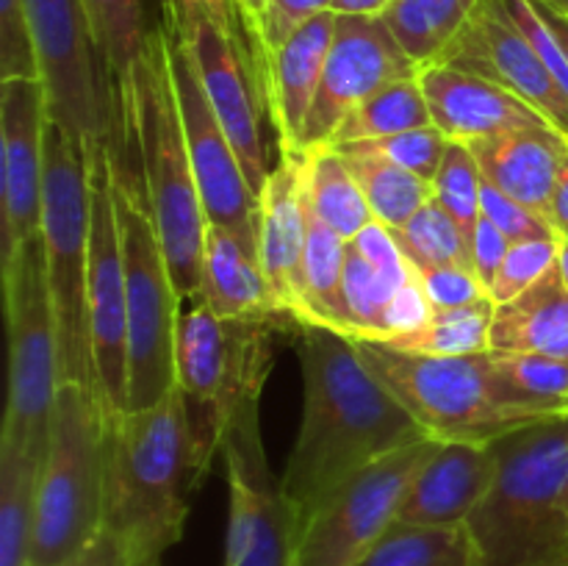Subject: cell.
<instances>
[{
	"label": "cell",
	"mask_w": 568,
	"mask_h": 566,
	"mask_svg": "<svg viewBox=\"0 0 568 566\" xmlns=\"http://www.w3.org/2000/svg\"><path fill=\"white\" fill-rule=\"evenodd\" d=\"M419 83L430 105L433 125L449 142L466 144L521 128L549 125L514 92L449 61L419 67Z\"/></svg>",
	"instance_id": "obj_19"
},
{
	"label": "cell",
	"mask_w": 568,
	"mask_h": 566,
	"mask_svg": "<svg viewBox=\"0 0 568 566\" xmlns=\"http://www.w3.org/2000/svg\"><path fill=\"white\" fill-rule=\"evenodd\" d=\"M358 566H483L469 525L394 522Z\"/></svg>",
	"instance_id": "obj_33"
},
{
	"label": "cell",
	"mask_w": 568,
	"mask_h": 566,
	"mask_svg": "<svg viewBox=\"0 0 568 566\" xmlns=\"http://www.w3.org/2000/svg\"><path fill=\"white\" fill-rule=\"evenodd\" d=\"M564 239H568V236H564Z\"/></svg>",
	"instance_id": "obj_58"
},
{
	"label": "cell",
	"mask_w": 568,
	"mask_h": 566,
	"mask_svg": "<svg viewBox=\"0 0 568 566\" xmlns=\"http://www.w3.org/2000/svg\"><path fill=\"white\" fill-rule=\"evenodd\" d=\"M466 144L480 164L483 181L552 220L555 186L568 150L564 133L552 125H536Z\"/></svg>",
	"instance_id": "obj_24"
},
{
	"label": "cell",
	"mask_w": 568,
	"mask_h": 566,
	"mask_svg": "<svg viewBox=\"0 0 568 566\" xmlns=\"http://www.w3.org/2000/svg\"><path fill=\"white\" fill-rule=\"evenodd\" d=\"M344 244L347 239L316 220L308 209V233L303 253V289H300L297 322L322 325L342 336H353L347 294H344Z\"/></svg>",
	"instance_id": "obj_27"
},
{
	"label": "cell",
	"mask_w": 568,
	"mask_h": 566,
	"mask_svg": "<svg viewBox=\"0 0 568 566\" xmlns=\"http://www.w3.org/2000/svg\"><path fill=\"white\" fill-rule=\"evenodd\" d=\"M394 0H333V14H355V17H383Z\"/></svg>",
	"instance_id": "obj_50"
},
{
	"label": "cell",
	"mask_w": 568,
	"mask_h": 566,
	"mask_svg": "<svg viewBox=\"0 0 568 566\" xmlns=\"http://www.w3.org/2000/svg\"><path fill=\"white\" fill-rule=\"evenodd\" d=\"M560 566H568V560H566V564H560Z\"/></svg>",
	"instance_id": "obj_56"
},
{
	"label": "cell",
	"mask_w": 568,
	"mask_h": 566,
	"mask_svg": "<svg viewBox=\"0 0 568 566\" xmlns=\"http://www.w3.org/2000/svg\"><path fill=\"white\" fill-rule=\"evenodd\" d=\"M508 247L510 239L505 236L491 220H486V216L480 214L475 239H471V264H475V275L480 277L486 292L494 283V277H497L499 266H503L505 255H508Z\"/></svg>",
	"instance_id": "obj_46"
},
{
	"label": "cell",
	"mask_w": 568,
	"mask_h": 566,
	"mask_svg": "<svg viewBox=\"0 0 568 566\" xmlns=\"http://www.w3.org/2000/svg\"><path fill=\"white\" fill-rule=\"evenodd\" d=\"M430 125V105H427V98L419 83V72H416V75L388 83L381 92L372 94L369 100H364L358 109L349 111L347 120L338 125V131L333 133L327 144L338 148V144L349 142H372V139H386L394 137V133Z\"/></svg>",
	"instance_id": "obj_35"
},
{
	"label": "cell",
	"mask_w": 568,
	"mask_h": 566,
	"mask_svg": "<svg viewBox=\"0 0 568 566\" xmlns=\"http://www.w3.org/2000/svg\"><path fill=\"white\" fill-rule=\"evenodd\" d=\"M442 61L505 87L568 139V94L558 87L503 0H480L469 26Z\"/></svg>",
	"instance_id": "obj_17"
},
{
	"label": "cell",
	"mask_w": 568,
	"mask_h": 566,
	"mask_svg": "<svg viewBox=\"0 0 568 566\" xmlns=\"http://www.w3.org/2000/svg\"><path fill=\"white\" fill-rule=\"evenodd\" d=\"M560 244H564V236L510 242L508 255H505L494 283L488 286V297L494 300V305L510 303L521 292H527L532 283L541 281L558 264Z\"/></svg>",
	"instance_id": "obj_40"
},
{
	"label": "cell",
	"mask_w": 568,
	"mask_h": 566,
	"mask_svg": "<svg viewBox=\"0 0 568 566\" xmlns=\"http://www.w3.org/2000/svg\"><path fill=\"white\" fill-rule=\"evenodd\" d=\"M161 17L175 26L186 44L205 98L231 137L250 186L261 194L272 170L261 139V105L266 103L253 39L216 22L197 0H164Z\"/></svg>",
	"instance_id": "obj_12"
},
{
	"label": "cell",
	"mask_w": 568,
	"mask_h": 566,
	"mask_svg": "<svg viewBox=\"0 0 568 566\" xmlns=\"http://www.w3.org/2000/svg\"><path fill=\"white\" fill-rule=\"evenodd\" d=\"M81 3L87 9L94 48L114 103L148 44L153 26L148 22L144 0H81Z\"/></svg>",
	"instance_id": "obj_34"
},
{
	"label": "cell",
	"mask_w": 568,
	"mask_h": 566,
	"mask_svg": "<svg viewBox=\"0 0 568 566\" xmlns=\"http://www.w3.org/2000/svg\"><path fill=\"white\" fill-rule=\"evenodd\" d=\"M203 303L220 316L286 314L266 283L258 250L244 244L236 233L216 222H209L205 231Z\"/></svg>",
	"instance_id": "obj_25"
},
{
	"label": "cell",
	"mask_w": 568,
	"mask_h": 566,
	"mask_svg": "<svg viewBox=\"0 0 568 566\" xmlns=\"http://www.w3.org/2000/svg\"><path fill=\"white\" fill-rule=\"evenodd\" d=\"M532 6H536L538 14L544 17V22L549 26V31L555 33V39L560 42V48H564L566 61H568V17L560 14V11L555 9V6H549L547 0H532Z\"/></svg>",
	"instance_id": "obj_51"
},
{
	"label": "cell",
	"mask_w": 568,
	"mask_h": 566,
	"mask_svg": "<svg viewBox=\"0 0 568 566\" xmlns=\"http://www.w3.org/2000/svg\"><path fill=\"white\" fill-rule=\"evenodd\" d=\"M558 270H560V277H564L566 289H568V239H564V244H560V255H558Z\"/></svg>",
	"instance_id": "obj_53"
},
{
	"label": "cell",
	"mask_w": 568,
	"mask_h": 566,
	"mask_svg": "<svg viewBox=\"0 0 568 566\" xmlns=\"http://www.w3.org/2000/svg\"><path fill=\"white\" fill-rule=\"evenodd\" d=\"M414 272L433 309H458V305L475 303L488 294L480 277L471 270H460V266H433V270Z\"/></svg>",
	"instance_id": "obj_45"
},
{
	"label": "cell",
	"mask_w": 568,
	"mask_h": 566,
	"mask_svg": "<svg viewBox=\"0 0 568 566\" xmlns=\"http://www.w3.org/2000/svg\"><path fill=\"white\" fill-rule=\"evenodd\" d=\"M486 358L499 400L508 408L532 420L568 411V361L499 350H488Z\"/></svg>",
	"instance_id": "obj_31"
},
{
	"label": "cell",
	"mask_w": 568,
	"mask_h": 566,
	"mask_svg": "<svg viewBox=\"0 0 568 566\" xmlns=\"http://www.w3.org/2000/svg\"><path fill=\"white\" fill-rule=\"evenodd\" d=\"M153 566H161V560H159V564H153Z\"/></svg>",
	"instance_id": "obj_57"
},
{
	"label": "cell",
	"mask_w": 568,
	"mask_h": 566,
	"mask_svg": "<svg viewBox=\"0 0 568 566\" xmlns=\"http://www.w3.org/2000/svg\"><path fill=\"white\" fill-rule=\"evenodd\" d=\"M331 6L333 0H266L258 37H255V55H258L261 78H264V67L266 61H270V55L275 53L300 26L314 20L322 11H331Z\"/></svg>",
	"instance_id": "obj_43"
},
{
	"label": "cell",
	"mask_w": 568,
	"mask_h": 566,
	"mask_svg": "<svg viewBox=\"0 0 568 566\" xmlns=\"http://www.w3.org/2000/svg\"><path fill=\"white\" fill-rule=\"evenodd\" d=\"M128 117L150 220L164 247L178 297L183 309L200 305L209 216L194 178L181 105L172 83L170 39L164 22L153 26L125 89L111 103V150L125 148Z\"/></svg>",
	"instance_id": "obj_2"
},
{
	"label": "cell",
	"mask_w": 568,
	"mask_h": 566,
	"mask_svg": "<svg viewBox=\"0 0 568 566\" xmlns=\"http://www.w3.org/2000/svg\"><path fill=\"white\" fill-rule=\"evenodd\" d=\"M308 233L305 172L300 155L281 153L258 194V261L281 311L297 320Z\"/></svg>",
	"instance_id": "obj_20"
},
{
	"label": "cell",
	"mask_w": 568,
	"mask_h": 566,
	"mask_svg": "<svg viewBox=\"0 0 568 566\" xmlns=\"http://www.w3.org/2000/svg\"><path fill=\"white\" fill-rule=\"evenodd\" d=\"M48 94L42 81L0 83V153H3V259L42 228L44 131Z\"/></svg>",
	"instance_id": "obj_18"
},
{
	"label": "cell",
	"mask_w": 568,
	"mask_h": 566,
	"mask_svg": "<svg viewBox=\"0 0 568 566\" xmlns=\"http://www.w3.org/2000/svg\"><path fill=\"white\" fill-rule=\"evenodd\" d=\"M197 3L203 6V9L209 11L216 22H222V26L231 28V31L247 33L250 37L247 26H244L242 9H239V0H197Z\"/></svg>",
	"instance_id": "obj_48"
},
{
	"label": "cell",
	"mask_w": 568,
	"mask_h": 566,
	"mask_svg": "<svg viewBox=\"0 0 568 566\" xmlns=\"http://www.w3.org/2000/svg\"><path fill=\"white\" fill-rule=\"evenodd\" d=\"M494 300L480 297L458 309H436L416 331L388 338V347L416 355H477L491 350Z\"/></svg>",
	"instance_id": "obj_36"
},
{
	"label": "cell",
	"mask_w": 568,
	"mask_h": 566,
	"mask_svg": "<svg viewBox=\"0 0 568 566\" xmlns=\"http://www.w3.org/2000/svg\"><path fill=\"white\" fill-rule=\"evenodd\" d=\"M497 475L469 516L483 566L568 560V411L491 442Z\"/></svg>",
	"instance_id": "obj_4"
},
{
	"label": "cell",
	"mask_w": 568,
	"mask_h": 566,
	"mask_svg": "<svg viewBox=\"0 0 568 566\" xmlns=\"http://www.w3.org/2000/svg\"><path fill=\"white\" fill-rule=\"evenodd\" d=\"M294 336L303 420L281 486L305 522L338 483L427 433L364 364L353 338L305 322H297Z\"/></svg>",
	"instance_id": "obj_1"
},
{
	"label": "cell",
	"mask_w": 568,
	"mask_h": 566,
	"mask_svg": "<svg viewBox=\"0 0 568 566\" xmlns=\"http://www.w3.org/2000/svg\"><path fill=\"white\" fill-rule=\"evenodd\" d=\"M92 233H89V342L92 377L103 420L128 414V303L114 172L109 144H89Z\"/></svg>",
	"instance_id": "obj_13"
},
{
	"label": "cell",
	"mask_w": 568,
	"mask_h": 566,
	"mask_svg": "<svg viewBox=\"0 0 568 566\" xmlns=\"http://www.w3.org/2000/svg\"><path fill=\"white\" fill-rule=\"evenodd\" d=\"M114 172L128 303V411L159 405L178 386L175 336L183 303L144 198L142 175Z\"/></svg>",
	"instance_id": "obj_7"
},
{
	"label": "cell",
	"mask_w": 568,
	"mask_h": 566,
	"mask_svg": "<svg viewBox=\"0 0 568 566\" xmlns=\"http://www.w3.org/2000/svg\"><path fill=\"white\" fill-rule=\"evenodd\" d=\"M42 455L0 438V566L31 564Z\"/></svg>",
	"instance_id": "obj_29"
},
{
	"label": "cell",
	"mask_w": 568,
	"mask_h": 566,
	"mask_svg": "<svg viewBox=\"0 0 568 566\" xmlns=\"http://www.w3.org/2000/svg\"><path fill=\"white\" fill-rule=\"evenodd\" d=\"M297 320L275 316H220L209 305H189L178 320L175 375L186 394L189 427L200 477L225 447L239 416L261 405L275 361L272 338L292 331Z\"/></svg>",
	"instance_id": "obj_5"
},
{
	"label": "cell",
	"mask_w": 568,
	"mask_h": 566,
	"mask_svg": "<svg viewBox=\"0 0 568 566\" xmlns=\"http://www.w3.org/2000/svg\"><path fill=\"white\" fill-rule=\"evenodd\" d=\"M333 31H336V14L322 11L314 20L300 26L266 61L261 87L281 153L303 159L305 122L320 92Z\"/></svg>",
	"instance_id": "obj_21"
},
{
	"label": "cell",
	"mask_w": 568,
	"mask_h": 566,
	"mask_svg": "<svg viewBox=\"0 0 568 566\" xmlns=\"http://www.w3.org/2000/svg\"><path fill=\"white\" fill-rule=\"evenodd\" d=\"M170 39V67L181 105L183 131H186L189 155L209 222L225 225L244 244L258 250V194L250 186L231 137L222 128L220 117L211 109L197 70L192 64L186 44L178 37L175 26L161 17Z\"/></svg>",
	"instance_id": "obj_15"
},
{
	"label": "cell",
	"mask_w": 568,
	"mask_h": 566,
	"mask_svg": "<svg viewBox=\"0 0 568 566\" xmlns=\"http://www.w3.org/2000/svg\"><path fill=\"white\" fill-rule=\"evenodd\" d=\"M353 344L364 364L438 442H494L538 422L499 400L488 350L477 355H416L366 338H353Z\"/></svg>",
	"instance_id": "obj_9"
},
{
	"label": "cell",
	"mask_w": 568,
	"mask_h": 566,
	"mask_svg": "<svg viewBox=\"0 0 568 566\" xmlns=\"http://www.w3.org/2000/svg\"><path fill=\"white\" fill-rule=\"evenodd\" d=\"M89 233L92 189L89 148L53 120L44 131L42 236L44 275L59 347V386L81 383L94 392L92 342H89Z\"/></svg>",
	"instance_id": "obj_6"
},
{
	"label": "cell",
	"mask_w": 568,
	"mask_h": 566,
	"mask_svg": "<svg viewBox=\"0 0 568 566\" xmlns=\"http://www.w3.org/2000/svg\"><path fill=\"white\" fill-rule=\"evenodd\" d=\"M497 475L491 442H442L416 477L399 522L458 525L469 522Z\"/></svg>",
	"instance_id": "obj_22"
},
{
	"label": "cell",
	"mask_w": 568,
	"mask_h": 566,
	"mask_svg": "<svg viewBox=\"0 0 568 566\" xmlns=\"http://www.w3.org/2000/svg\"><path fill=\"white\" fill-rule=\"evenodd\" d=\"M186 394L105 422L103 530L133 566H153L183 538L189 497L200 488Z\"/></svg>",
	"instance_id": "obj_3"
},
{
	"label": "cell",
	"mask_w": 568,
	"mask_h": 566,
	"mask_svg": "<svg viewBox=\"0 0 568 566\" xmlns=\"http://www.w3.org/2000/svg\"><path fill=\"white\" fill-rule=\"evenodd\" d=\"M491 350L568 361V289L558 264L519 297L497 305Z\"/></svg>",
	"instance_id": "obj_26"
},
{
	"label": "cell",
	"mask_w": 568,
	"mask_h": 566,
	"mask_svg": "<svg viewBox=\"0 0 568 566\" xmlns=\"http://www.w3.org/2000/svg\"><path fill=\"white\" fill-rule=\"evenodd\" d=\"M419 67L408 59L383 17L336 14L331 50L320 92L303 133V155L333 139L349 111L399 78H410Z\"/></svg>",
	"instance_id": "obj_16"
},
{
	"label": "cell",
	"mask_w": 568,
	"mask_h": 566,
	"mask_svg": "<svg viewBox=\"0 0 568 566\" xmlns=\"http://www.w3.org/2000/svg\"><path fill=\"white\" fill-rule=\"evenodd\" d=\"M480 194H483V172L477 164L469 144L449 142L447 155L433 178V200L453 216L466 233V239H475L477 222H480Z\"/></svg>",
	"instance_id": "obj_39"
},
{
	"label": "cell",
	"mask_w": 568,
	"mask_h": 566,
	"mask_svg": "<svg viewBox=\"0 0 568 566\" xmlns=\"http://www.w3.org/2000/svg\"><path fill=\"white\" fill-rule=\"evenodd\" d=\"M480 0H394L383 14L416 67L436 64L458 42Z\"/></svg>",
	"instance_id": "obj_32"
},
{
	"label": "cell",
	"mask_w": 568,
	"mask_h": 566,
	"mask_svg": "<svg viewBox=\"0 0 568 566\" xmlns=\"http://www.w3.org/2000/svg\"><path fill=\"white\" fill-rule=\"evenodd\" d=\"M103 483L105 420L98 397L81 383H61L39 466L31 564H59L103 530Z\"/></svg>",
	"instance_id": "obj_8"
},
{
	"label": "cell",
	"mask_w": 568,
	"mask_h": 566,
	"mask_svg": "<svg viewBox=\"0 0 568 566\" xmlns=\"http://www.w3.org/2000/svg\"><path fill=\"white\" fill-rule=\"evenodd\" d=\"M552 222H555V228L560 231V236H568V150L564 155V164H560L558 186H555Z\"/></svg>",
	"instance_id": "obj_49"
},
{
	"label": "cell",
	"mask_w": 568,
	"mask_h": 566,
	"mask_svg": "<svg viewBox=\"0 0 568 566\" xmlns=\"http://www.w3.org/2000/svg\"><path fill=\"white\" fill-rule=\"evenodd\" d=\"M42 566H133V560L128 558L125 547H122L109 530H100L98 536L81 549V553L70 555V558L59 560V564H42Z\"/></svg>",
	"instance_id": "obj_47"
},
{
	"label": "cell",
	"mask_w": 568,
	"mask_h": 566,
	"mask_svg": "<svg viewBox=\"0 0 568 566\" xmlns=\"http://www.w3.org/2000/svg\"><path fill=\"white\" fill-rule=\"evenodd\" d=\"M300 536H303V516L283 492L281 477H277V483L264 497L253 542L231 566H297Z\"/></svg>",
	"instance_id": "obj_38"
},
{
	"label": "cell",
	"mask_w": 568,
	"mask_h": 566,
	"mask_svg": "<svg viewBox=\"0 0 568 566\" xmlns=\"http://www.w3.org/2000/svg\"><path fill=\"white\" fill-rule=\"evenodd\" d=\"M336 150L347 159L355 181L361 183V192L369 203L375 222H381L388 231H399L422 205L433 200V183L405 170L388 155L358 142L338 144Z\"/></svg>",
	"instance_id": "obj_28"
},
{
	"label": "cell",
	"mask_w": 568,
	"mask_h": 566,
	"mask_svg": "<svg viewBox=\"0 0 568 566\" xmlns=\"http://www.w3.org/2000/svg\"><path fill=\"white\" fill-rule=\"evenodd\" d=\"M480 211L486 220H491L510 242H527V239H552L560 236V231L555 228L552 220H547L544 214H538L530 205L519 203V200L508 198L499 189H494L491 183L483 181V194H480Z\"/></svg>",
	"instance_id": "obj_44"
},
{
	"label": "cell",
	"mask_w": 568,
	"mask_h": 566,
	"mask_svg": "<svg viewBox=\"0 0 568 566\" xmlns=\"http://www.w3.org/2000/svg\"><path fill=\"white\" fill-rule=\"evenodd\" d=\"M48 114L83 148L109 144L111 94L81 0H26Z\"/></svg>",
	"instance_id": "obj_14"
},
{
	"label": "cell",
	"mask_w": 568,
	"mask_h": 566,
	"mask_svg": "<svg viewBox=\"0 0 568 566\" xmlns=\"http://www.w3.org/2000/svg\"><path fill=\"white\" fill-rule=\"evenodd\" d=\"M549 6H555V9L560 11V14H566L568 17V0H547Z\"/></svg>",
	"instance_id": "obj_54"
},
{
	"label": "cell",
	"mask_w": 568,
	"mask_h": 566,
	"mask_svg": "<svg viewBox=\"0 0 568 566\" xmlns=\"http://www.w3.org/2000/svg\"><path fill=\"white\" fill-rule=\"evenodd\" d=\"M305 203L316 220L325 222L342 239L358 236L375 222L361 183L355 181L347 159L331 144L314 148L303 155Z\"/></svg>",
	"instance_id": "obj_30"
},
{
	"label": "cell",
	"mask_w": 568,
	"mask_h": 566,
	"mask_svg": "<svg viewBox=\"0 0 568 566\" xmlns=\"http://www.w3.org/2000/svg\"><path fill=\"white\" fill-rule=\"evenodd\" d=\"M39 81L37 44L26 0H0V83Z\"/></svg>",
	"instance_id": "obj_41"
},
{
	"label": "cell",
	"mask_w": 568,
	"mask_h": 566,
	"mask_svg": "<svg viewBox=\"0 0 568 566\" xmlns=\"http://www.w3.org/2000/svg\"><path fill=\"white\" fill-rule=\"evenodd\" d=\"M358 144H366V148L388 155L392 161L403 164L405 170L416 172V175L433 183V178H436L444 155H447L449 139L444 137L436 125H430V128H416V131L394 133V137H386V139L358 142Z\"/></svg>",
	"instance_id": "obj_42"
},
{
	"label": "cell",
	"mask_w": 568,
	"mask_h": 566,
	"mask_svg": "<svg viewBox=\"0 0 568 566\" xmlns=\"http://www.w3.org/2000/svg\"><path fill=\"white\" fill-rule=\"evenodd\" d=\"M566 508H568V492H566Z\"/></svg>",
	"instance_id": "obj_55"
},
{
	"label": "cell",
	"mask_w": 568,
	"mask_h": 566,
	"mask_svg": "<svg viewBox=\"0 0 568 566\" xmlns=\"http://www.w3.org/2000/svg\"><path fill=\"white\" fill-rule=\"evenodd\" d=\"M239 9H242L244 26H247L250 39H253V48H255V37H258L261 17H264L266 0H239ZM255 59H258V55H255Z\"/></svg>",
	"instance_id": "obj_52"
},
{
	"label": "cell",
	"mask_w": 568,
	"mask_h": 566,
	"mask_svg": "<svg viewBox=\"0 0 568 566\" xmlns=\"http://www.w3.org/2000/svg\"><path fill=\"white\" fill-rule=\"evenodd\" d=\"M399 250L410 261L414 270H433V266H460L475 272L471 264V244L458 222L436 203L422 205L399 231H392Z\"/></svg>",
	"instance_id": "obj_37"
},
{
	"label": "cell",
	"mask_w": 568,
	"mask_h": 566,
	"mask_svg": "<svg viewBox=\"0 0 568 566\" xmlns=\"http://www.w3.org/2000/svg\"><path fill=\"white\" fill-rule=\"evenodd\" d=\"M3 300L9 327V403L0 438L44 458L59 392V347L39 233L3 259Z\"/></svg>",
	"instance_id": "obj_10"
},
{
	"label": "cell",
	"mask_w": 568,
	"mask_h": 566,
	"mask_svg": "<svg viewBox=\"0 0 568 566\" xmlns=\"http://www.w3.org/2000/svg\"><path fill=\"white\" fill-rule=\"evenodd\" d=\"M438 438L410 442L338 483L303 522L297 566H358L399 519Z\"/></svg>",
	"instance_id": "obj_11"
},
{
	"label": "cell",
	"mask_w": 568,
	"mask_h": 566,
	"mask_svg": "<svg viewBox=\"0 0 568 566\" xmlns=\"http://www.w3.org/2000/svg\"><path fill=\"white\" fill-rule=\"evenodd\" d=\"M416 272L399 250L397 239L381 222H372L344 244V294H347L353 336L383 342L388 314L399 294L414 283Z\"/></svg>",
	"instance_id": "obj_23"
}]
</instances>
